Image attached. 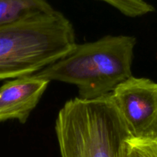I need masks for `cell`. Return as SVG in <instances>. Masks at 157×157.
I'll return each instance as SVG.
<instances>
[{
  "instance_id": "1",
  "label": "cell",
  "mask_w": 157,
  "mask_h": 157,
  "mask_svg": "<svg viewBox=\"0 0 157 157\" xmlns=\"http://www.w3.org/2000/svg\"><path fill=\"white\" fill-rule=\"evenodd\" d=\"M135 44V37L129 35H107L76 44L66 56L34 75L76 86L81 99H99L132 76Z\"/></svg>"
},
{
  "instance_id": "2",
  "label": "cell",
  "mask_w": 157,
  "mask_h": 157,
  "mask_svg": "<svg viewBox=\"0 0 157 157\" xmlns=\"http://www.w3.org/2000/svg\"><path fill=\"white\" fill-rule=\"evenodd\" d=\"M75 44L73 25L55 9L0 25V80L34 75Z\"/></svg>"
},
{
  "instance_id": "3",
  "label": "cell",
  "mask_w": 157,
  "mask_h": 157,
  "mask_svg": "<svg viewBox=\"0 0 157 157\" xmlns=\"http://www.w3.org/2000/svg\"><path fill=\"white\" fill-rule=\"evenodd\" d=\"M55 130L61 157H122L131 137L109 94L66 101L58 111Z\"/></svg>"
},
{
  "instance_id": "4",
  "label": "cell",
  "mask_w": 157,
  "mask_h": 157,
  "mask_svg": "<svg viewBox=\"0 0 157 157\" xmlns=\"http://www.w3.org/2000/svg\"><path fill=\"white\" fill-rule=\"evenodd\" d=\"M131 138L157 140V83L132 76L109 94Z\"/></svg>"
},
{
  "instance_id": "5",
  "label": "cell",
  "mask_w": 157,
  "mask_h": 157,
  "mask_svg": "<svg viewBox=\"0 0 157 157\" xmlns=\"http://www.w3.org/2000/svg\"><path fill=\"white\" fill-rule=\"evenodd\" d=\"M49 82L32 75L15 78L3 84L0 87V121L17 120L25 124Z\"/></svg>"
},
{
  "instance_id": "6",
  "label": "cell",
  "mask_w": 157,
  "mask_h": 157,
  "mask_svg": "<svg viewBox=\"0 0 157 157\" xmlns=\"http://www.w3.org/2000/svg\"><path fill=\"white\" fill-rule=\"evenodd\" d=\"M53 10L48 0H0V25Z\"/></svg>"
},
{
  "instance_id": "7",
  "label": "cell",
  "mask_w": 157,
  "mask_h": 157,
  "mask_svg": "<svg viewBox=\"0 0 157 157\" xmlns=\"http://www.w3.org/2000/svg\"><path fill=\"white\" fill-rule=\"evenodd\" d=\"M112 6L124 15L131 18L143 16L155 11L153 6L144 0H100Z\"/></svg>"
},
{
  "instance_id": "8",
  "label": "cell",
  "mask_w": 157,
  "mask_h": 157,
  "mask_svg": "<svg viewBox=\"0 0 157 157\" xmlns=\"http://www.w3.org/2000/svg\"><path fill=\"white\" fill-rule=\"evenodd\" d=\"M122 157H157V140L129 137L125 143Z\"/></svg>"
}]
</instances>
